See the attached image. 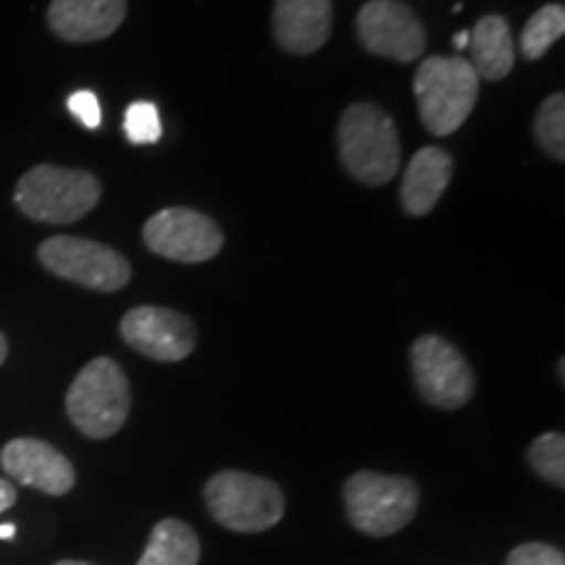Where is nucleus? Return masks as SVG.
<instances>
[{
  "mask_svg": "<svg viewBox=\"0 0 565 565\" xmlns=\"http://www.w3.org/2000/svg\"><path fill=\"white\" fill-rule=\"evenodd\" d=\"M565 32V9L561 3H547L526 21L521 32V53L529 61H540Z\"/></svg>",
  "mask_w": 565,
  "mask_h": 565,
  "instance_id": "nucleus-18",
  "label": "nucleus"
},
{
  "mask_svg": "<svg viewBox=\"0 0 565 565\" xmlns=\"http://www.w3.org/2000/svg\"><path fill=\"white\" fill-rule=\"evenodd\" d=\"M454 175V160L440 147H422L408 162L404 183H401V202L408 215H427L440 202Z\"/></svg>",
  "mask_w": 565,
  "mask_h": 565,
  "instance_id": "nucleus-15",
  "label": "nucleus"
},
{
  "mask_svg": "<svg viewBox=\"0 0 565 565\" xmlns=\"http://www.w3.org/2000/svg\"><path fill=\"white\" fill-rule=\"evenodd\" d=\"M68 419L82 435L105 440L124 427L131 412L129 380L113 359H92L66 393Z\"/></svg>",
  "mask_w": 565,
  "mask_h": 565,
  "instance_id": "nucleus-4",
  "label": "nucleus"
},
{
  "mask_svg": "<svg viewBox=\"0 0 565 565\" xmlns=\"http://www.w3.org/2000/svg\"><path fill=\"white\" fill-rule=\"evenodd\" d=\"M40 263L53 275L92 291H121L131 280V265L124 254L100 242L79 236H53L40 244Z\"/></svg>",
  "mask_w": 565,
  "mask_h": 565,
  "instance_id": "nucleus-7",
  "label": "nucleus"
},
{
  "mask_svg": "<svg viewBox=\"0 0 565 565\" xmlns=\"http://www.w3.org/2000/svg\"><path fill=\"white\" fill-rule=\"evenodd\" d=\"M0 466L19 484L45 494H68L76 484V471L66 456L38 437H17L0 450Z\"/></svg>",
  "mask_w": 565,
  "mask_h": 565,
  "instance_id": "nucleus-12",
  "label": "nucleus"
},
{
  "mask_svg": "<svg viewBox=\"0 0 565 565\" xmlns=\"http://www.w3.org/2000/svg\"><path fill=\"white\" fill-rule=\"evenodd\" d=\"M345 513L359 532L391 536L414 521L419 508V487L406 477L356 471L343 487Z\"/></svg>",
  "mask_w": 565,
  "mask_h": 565,
  "instance_id": "nucleus-6",
  "label": "nucleus"
},
{
  "mask_svg": "<svg viewBox=\"0 0 565 565\" xmlns=\"http://www.w3.org/2000/svg\"><path fill=\"white\" fill-rule=\"evenodd\" d=\"M333 30L330 0H275L273 32L282 51L312 55L328 42Z\"/></svg>",
  "mask_w": 565,
  "mask_h": 565,
  "instance_id": "nucleus-13",
  "label": "nucleus"
},
{
  "mask_svg": "<svg viewBox=\"0 0 565 565\" xmlns=\"http://www.w3.org/2000/svg\"><path fill=\"white\" fill-rule=\"evenodd\" d=\"M338 150L353 179L364 186L393 181L401 166V137L393 118L374 103H356L338 124Z\"/></svg>",
  "mask_w": 565,
  "mask_h": 565,
  "instance_id": "nucleus-1",
  "label": "nucleus"
},
{
  "mask_svg": "<svg viewBox=\"0 0 565 565\" xmlns=\"http://www.w3.org/2000/svg\"><path fill=\"white\" fill-rule=\"evenodd\" d=\"M414 383L422 398L437 408H461L475 395L477 380L454 343L440 335H422L412 345Z\"/></svg>",
  "mask_w": 565,
  "mask_h": 565,
  "instance_id": "nucleus-8",
  "label": "nucleus"
},
{
  "mask_svg": "<svg viewBox=\"0 0 565 565\" xmlns=\"http://www.w3.org/2000/svg\"><path fill=\"white\" fill-rule=\"evenodd\" d=\"M204 503L217 524L242 534L267 532L286 513L280 487L246 471H221L212 477L204 484Z\"/></svg>",
  "mask_w": 565,
  "mask_h": 565,
  "instance_id": "nucleus-5",
  "label": "nucleus"
},
{
  "mask_svg": "<svg viewBox=\"0 0 565 565\" xmlns=\"http://www.w3.org/2000/svg\"><path fill=\"white\" fill-rule=\"evenodd\" d=\"M55 565H92V563H84V561H61V563H55Z\"/></svg>",
  "mask_w": 565,
  "mask_h": 565,
  "instance_id": "nucleus-28",
  "label": "nucleus"
},
{
  "mask_svg": "<svg viewBox=\"0 0 565 565\" xmlns=\"http://www.w3.org/2000/svg\"><path fill=\"white\" fill-rule=\"evenodd\" d=\"M359 42L380 58L412 63L424 55L427 34L419 17L401 0H370L356 17Z\"/></svg>",
  "mask_w": 565,
  "mask_h": 565,
  "instance_id": "nucleus-10",
  "label": "nucleus"
},
{
  "mask_svg": "<svg viewBox=\"0 0 565 565\" xmlns=\"http://www.w3.org/2000/svg\"><path fill=\"white\" fill-rule=\"evenodd\" d=\"M202 547L200 536L179 519L158 521L137 565H196Z\"/></svg>",
  "mask_w": 565,
  "mask_h": 565,
  "instance_id": "nucleus-17",
  "label": "nucleus"
},
{
  "mask_svg": "<svg viewBox=\"0 0 565 565\" xmlns=\"http://www.w3.org/2000/svg\"><path fill=\"white\" fill-rule=\"evenodd\" d=\"M414 95L427 131L435 137H450L475 110L479 76L466 58L433 55L416 68Z\"/></svg>",
  "mask_w": 565,
  "mask_h": 565,
  "instance_id": "nucleus-2",
  "label": "nucleus"
},
{
  "mask_svg": "<svg viewBox=\"0 0 565 565\" xmlns=\"http://www.w3.org/2000/svg\"><path fill=\"white\" fill-rule=\"evenodd\" d=\"M6 356H9V341H6V335L0 333V364L6 362Z\"/></svg>",
  "mask_w": 565,
  "mask_h": 565,
  "instance_id": "nucleus-27",
  "label": "nucleus"
},
{
  "mask_svg": "<svg viewBox=\"0 0 565 565\" xmlns=\"http://www.w3.org/2000/svg\"><path fill=\"white\" fill-rule=\"evenodd\" d=\"M68 110L74 113L76 121H79L84 129H100L103 124V110L100 100H97L95 92L79 89L68 97Z\"/></svg>",
  "mask_w": 565,
  "mask_h": 565,
  "instance_id": "nucleus-23",
  "label": "nucleus"
},
{
  "mask_svg": "<svg viewBox=\"0 0 565 565\" xmlns=\"http://www.w3.org/2000/svg\"><path fill=\"white\" fill-rule=\"evenodd\" d=\"M121 338L154 362H181L196 349L194 322L166 307H137L126 312Z\"/></svg>",
  "mask_w": 565,
  "mask_h": 565,
  "instance_id": "nucleus-11",
  "label": "nucleus"
},
{
  "mask_svg": "<svg viewBox=\"0 0 565 565\" xmlns=\"http://www.w3.org/2000/svg\"><path fill=\"white\" fill-rule=\"evenodd\" d=\"M529 463L550 484L565 487V437L561 433H545L529 445Z\"/></svg>",
  "mask_w": 565,
  "mask_h": 565,
  "instance_id": "nucleus-20",
  "label": "nucleus"
},
{
  "mask_svg": "<svg viewBox=\"0 0 565 565\" xmlns=\"http://www.w3.org/2000/svg\"><path fill=\"white\" fill-rule=\"evenodd\" d=\"M126 0H53L47 24L66 42H97L124 24Z\"/></svg>",
  "mask_w": 565,
  "mask_h": 565,
  "instance_id": "nucleus-14",
  "label": "nucleus"
},
{
  "mask_svg": "<svg viewBox=\"0 0 565 565\" xmlns=\"http://www.w3.org/2000/svg\"><path fill=\"white\" fill-rule=\"evenodd\" d=\"M13 503H17V487H13L9 479L0 477V513L9 511Z\"/></svg>",
  "mask_w": 565,
  "mask_h": 565,
  "instance_id": "nucleus-24",
  "label": "nucleus"
},
{
  "mask_svg": "<svg viewBox=\"0 0 565 565\" xmlns=\"http://www.w3.org/2000/svg\"><path fill=\"white\" fill-rule=\"evenodd\" d=\"M505 565H565V557L561 550L545 542H524L508 555Z\"/></svg>",
  "mask_w": 565,
  "mask_h": 565,
  "instance_id": "nucleus-22",
  "label": "nucleus"
},
{
  "mask_svg": "<svg viewBox=\"0 0 565 565\" xmlns=\"http://www.w3.org/2000/svg\"><path fill=\"white\" fill-rule=\"evenodd\" d=\"M103 186L95 175L76 168L34 166L21 175L13 202L26 217L38 223L66 225L82 221L97 207Z\"/></svg>",
  "mask_w": 565,
  "mask_h": 565,
  "instance_id": "nucleus-3",
  "label": "nucleus"
},
{
  "mask_svg": "<svg viewBox=\"0 0 565 565\" xmlns=\"http://www.w3.org/2000/svg\"><path fill=\"white\" fill-rule=\"evenodd\" d=\"M13 536H17V526L13 524L0 526V540H13Z\"/></svg>",
  "mask_w": 565,
  "mask_h": 565,
  "instance_id": "nucleus-26",
  "label": "nucleus"
},
{
  "mask_svg": "<svg viewBox=\"0 0 565 565\" xmlns=\"http://www.w3.org/2000/svg\"><path fill=\"white\" fill-rule=\"evenodd\" d=\"M141 238L160 257L186 265L204 263L223 249V231L217 223L189 207L154 212L141 228Z\"/></svg>",
  "mask_w": 565,
  "mask_h": 565,
  "instance_id": "nucleus-9",
  "label": "nucleus"
},
{
  "mask_svg": "<svg viewBox=\"0 0 565 565\" xmlns=\"http://www.w3.org/2000/svg\"><path fill=\"white\" fill-rule=\"evenodd\" d=\"M124 131L134 145H154L162 137L158 105L147 100L131 103L124 116Z\"/></svg>",
  "mask_w": 565,
  "mask_h": 565,
  "instance_id": "nucleus-21",
  "label": "nucleus"
},
{
  "mask_svg": "<svg viewBox=\"0 0 565 565\" xmlns=\"http://www.w3.org/2000/svg\"><path fill=\"white\" fill-rule=\"evenodd\" d=\"M469 51L471 68L477 71L479 79L500 82L513 71L515 51L511 24L505 17L490 13L477 21L475 30L469 32Z\"/></svg>",
  "mask_w": 565,
  "mask_h": 565,
  "instance_id": "nucleus-16",
  "label": "nucleus"
},
{
  "mask_svg": "<svg viewBox=\"0 0 565 565\" xmlns=\"http://www.w3.org/2000/svg\"><path fill=\"white\" fill-rule=\"evenodd\" d=\"M534 137L550 158H565V97L561 92L550 95L547 100L540 105V110H536Z\"/></svg>",
  "mask_w": 565,
  "mask_h": 565,
  "instance_id": "nucleus-19",
  "label": "nucleus"
},
{
  "mask_svg": "<svg viewBox=\"0 0 565 565\" xmlns=\"http://www.w3.org/2000/svg\"><path fill=\"white\" fill-rule=\"evenodd\" d=\"M454 45H456V51H466V47H469V32H458L456 38H454Z\"/></svg>",
  "mask_w": 565,
  "mask_h": 565,
  "instance_id": "nucleus-25",
  "label": "nucleus"
}]
</instances>
